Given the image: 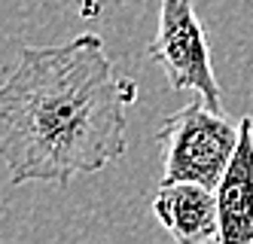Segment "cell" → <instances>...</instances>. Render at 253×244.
Here are the masks:
<instances>
[{"label":"cell","mask_w":253,"mask_h":244,"mask_svg":"<svg viewBox=\"0 0 253 244\" xmlns=\"http://www.w3.org/2000/svg\"><path fill=\"white\" fill-rule=\"evenodd\" d=\"M137 83L116 73L98 34L25 46L0 83V162L9 180L67 183L98 174L128 146Z\"/></svg>","instance_id":"obj_1"},{"label":"cell","mask_w":253,"mask_h":244,"mask_svg":"<svg viewBox=\"0 0 253 244\" xmlns=\"http://www.w3.org/2000/svg\"><path fill=\"white\" fill-rule=\"evenodd\" d=\"M156 141L162 146V183H202L216 190L238 146V122L211 110L202 98L165 116Z\"/></svg>","instance_id":"obj_2"},{"label":"cell","mask_w":253,"mask_h":244,"mask_svg":"<svg viewBox=\"0 0 253 244\" xmlns=\"http://www.w3.org/2000/svg\"><path fill=\"white\" fill-rule=\"evenodd\" d=\"M171 83V89L198 92L211 110H223V92L213 77L211 46L192 0H159V31L147 46Z\"/></svg>","instance_id":"obj_3"},{"label":"cell","mask_w":253,"mask_h":244,"mask_svg":"<svg viewBox=\"0 0 253 244\" xmlns=\"http://www.w3.org/2000/svg\"><path fill=\"white\" fill-rule=\"evenodd\" d=\"M213 198L216 244H253V116L238 119V146Z\"/></svg>","instance_id":"obj_4"},{"label":"cell","mask_w":253,"mask_h":244,"mask_svg":"<svg viewBox=\"0 0 253 244\" xmlns=\"http://www.w3.org/2000/svg\"><path fill=\"white\" fill-rule=\"evenodd\" d=\"M153 217L177 244L216 241V198L202 183H162L153 195Z\"/></svg>","instance_id":"obj_5"},{"label":"cell","mask_w":253,"mask_h":244,"mask_svg":"<svg viewBox=\"0 0 253 244\" xmlns=\"http://www.w3.org/2000/svg\"><path fill=\"white\" fill-rule=\"evenodd\" d=\"M80 15L85 22H92V18L101 15V0H80Z\"/></svg>","instance_id":"obj_6"}]
</instances>
